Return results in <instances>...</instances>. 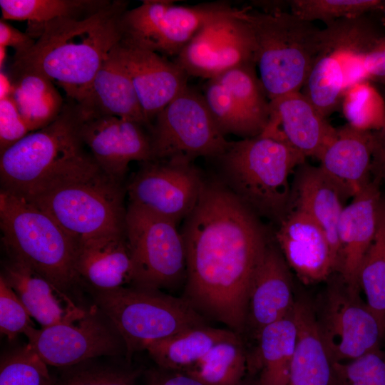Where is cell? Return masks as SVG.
Returning <instances> with one entry per match:
<instances>
[{
  "label": "cell",
  "mask_w": 385,
  "mask_h": 385,
  "mask_svg": "<svg viewBox=\"0 0 385 385\" xmlns=\"http://www.w3.org/2000/svg\"><path fill=\"white\" fill-rule=\"evenodd\" d=\"M317 324L333 362L349 361L381 349L385 329L360 293L339 277L314 304Z\"/></svg>",
  "instance_id": "obj_11"
},
{
  "label": "cell",
  "mask_w": 385,
  "mask_h": 385,
  "mask_svg": "<svg viewBox=\"0 0 385 385\" xmlns=\"http://www.w3.org/2000/svg\"><path fill=\"white\" fill-rule=\"evenodd\" d=\"M125 233L133 266L131 285L161 290L185 282V247L176 222L129 203Z\"/></svg>",
  "instance_id": "obj_9"
},
{
  "label": "cell",
  "mask_w": 385,
  "mask_h": 385,
  "mask_svg": "<svg viewBox=\"0 0 385 385\" xmlns=\"http://www.w3.org/2000/svg\"><path fill=\"white\" fill-rule=\"evenodd\" d=\"M86 118L81 105L67 98L55 120L0 153L1 189L26 196L91 158L81 136Z\"/></svg>",
  "instance_id": "obj_5"
},
{
  "label": "cell",
  "mask_w": 385,
  "mask_h": 385,
  "mask_svg": "<svg viewBox=\"0 0 385 385\" xmlns=\"http://www.w3.org/2000/svg\"><path fill=\"white\" fill-rule=\"evenodd\" d=\"M306 158L286 141L263 135L230 142L217 158L220 180L260 218L276 225L289 210L290 175Z\"/></svg>",
  "instance_id": "obj_4"
},
{
  "label": "cell",
  "mask_w": 385,
  "mask_h": 385,
  "mask_svg": "<svg viewBox=\"0 0 385 385\" xmlns=\"http://www.w3.org/2000/svg\"><path fill=\"white\" fill-rule=\"evenodd\" d=\"M93 290L95 305L122 337L128 360L155 341L208 324L183 297L159 289L130 285Z\"/></svg>",
  "instance_id": "obj_8"
},
{
  "label": "cell",
  "mask_w": 385,
  "mask_h": 385,
  "mask_svg": "<svg viewBox=\"0 0 385 385\" xmlns=\"http://www.w3.org/2000/svg\"><path fill=\"white\" fill-rule=\"evenodd\" d=\"M184 220L183 297L205 318L242 337L252 281L272 237L221 180H205L196 207Z\"/></svg>",
  "instance_id": "obj_1"
},
{
  "label": "cell",
  "mask_w": 385,
  "mask_h": 385,
  "mask_svg": "<svg viewBox=\"0 0 385 385\" xmlns=\"http://www.w3.org/2000/svg\"><path fill=\"white\" fill-rule=\"evenodd\" d=\"M124 195L121 180L103 172L91 157L21 197L49 215L78 243L125 231Z\"/></svg>",
  "instance_id": "obj_3"
},
{
  "label": "cell",
  "mask_w": 385,
  "mask_h": 385,
  "mask_svg": "<svg viewBox=\"0 0 385 385\" xmlns=\"http://www.w3.org/2000/svg\"><path fill=\"white\" fill-rule=\"evenodd\" d=\"M148 385H205L188 374L159 368L149 372Z\"/></svg>",
  "instance_id": "obj_44"
},
{
  "label": "cell",
  "mask_w": 385,
  "mask_h": 385,
  "mask_svg": "<svg viewBox=\"0 0 385 385\" xmlns=\"http://www.w3.org/2000/svg\"><path fill=\"white\" fill-rule=\"evenodd\" d=\"M253 63L207 80L202 93L221 133L244 138L257 137L266 128L270 100Z\"/></svg>",
  "instance_id": "obj_15"
},
{
  "label": "cell",
  "mask_w": 385,
  "mask_h": 385,
  "mask_svg": "<svg viewBox=\"0 0 385 385\" xmlns=\"http://www.w3.org/2000/svg\"><path fill=\"white\" fill-rule=\"evenodd\" d=\"M383 3L381 0H292L289 1V6L290 12L303 20H319L326 24L380 11Z\"/></svg>",
  "instance_id": "obj_36"
},
{
  "label": "cell",
  "mask_w": 385,
  "mask_h": 385,
  "mask_svg": "<svg viewBox=\"0 0 385 385\" xmlns=\"http://www.w3.org/2000/svg\"><path fill=\"white\" fill-rule=\"evenodd\" d=\"M31 317L15 292L0 277V332L9 340L26 334L35 326Z\"/></svg>",
  "instance_id": "obj_40"
},
{
  "label": "cell",
  "mask_w": 385,
  "mask_h": 385,
  "mask_svg": "<svg viewBox=\"0 0 385 385\" xmlns=\"http://www.w3.org/2000/svg\"><path fill=\"white\" fill-rule=\"evenodd\" d=\"M384 353H385V344H384Z\"/></svg>",
  "instance_id": "obj_50"
},
{
  "label": "cell",
  "mask_w": 385,
  "mask_h": 385,
  "mask_svg": "<svg viewBox=\"0 0 385 385\" xmlns=\"http://www.w3.org/2000/svg\"><path fill=\"white\" fill-rule=\"evenodd\" d=\"M12 84L9 76L1 70L0 72V99L10 96Z\"/></svg>",
  "instance_id": "obj_45"
},
{
  "label": "cell",
  "mask_w": 385,
  "mask_h": 385,
  "mask_svg": "<svg viewBox=\"0 0 385 385\" xmlns=\"http://www.w3.org/2000/svg\"><path fill=\"white\" fill-rule=\"evenodd\" d=\"M26 336L47 365L60 368L103 356H126L122 337L96 305L77 318L34 328Z\"/></svg>",
  "instance_id": "obj_13"
},
{
  "label": "cell",
  "mask_w": 385,
  "mask_h": 385,
  "mask_svg": "<svg viewBox=\"0 0 385 385\" xmlns=\"http://www.w3.org/2000/svg\"><path fill=\"white\" fill-rule=\"evenodd\" d=\"M36 39L29 34L13 27L5 20L0 21V46L11 47L15 50L14 57L27 53L35 44Z\"/></svg>",
  "instance_id": "obj_43"
},
{
  "label": "cell",
  "mask_w": 385,
  "mask_h": 385,
  "mask_svg": "<svg viewBox=\"0 0 385 385\" xmlns=\"http://www.w3.org/2000/svg\"><path fill=\"white\" fill-rule=\"evenodd\" d=\"M150 130L154 160L217 158L230 142L217 126L202 93L189 86L156 115Z\"/></svg>",
  "instance_id": "obj_10"
},
{
  "label": "cell",
  "mask_w": 385,
  "mask_h": 385,
  "mask_svg": "<svg viewBox=\"0 0 385 385\" xmlns=\"http://www.w3.org/2000/svg\"><path fill=\"white\" fill-rule=\"evenodd\" d=\"M359 285L366 304L385 329V200L375 237L361 265Z\"/></svg>",
  "instance_id": "obj_34"
},
{
  "label": "cell",
  "mask_w": 385,
  "mask_h": 385,
  "mask_svg": "<svg viewBox=\"0 0 385 385\" xmlns=\"http://www.w3.org/2000/svg\"><path fill=\"white\" fill-rule=\"evenodd\" d=\"M297 339L293 312L260 332L252 351H247V374L255 375V385H289Z\"/></svg>",
  "instance_id": "obj_27"
},
{
  "label": "cell",
  "mask_w": 385,
  "mask_h": 385,
  "mask_svg": "<svg viewBox=\"0 0 385 385\" xmlns=\"http://www.w3.org/2000/svg\"><path fill=\"white\" fill-rule=\"evenodd\" d=\"M0 227L8 255L26 263L62 292L80 280L78 243L49 215L1 189Z\"/></svg>",
  "instance_id": "obj_7"
},
{
  "label": "cell",
  "mask_w": 385,
  "mask_h": 385,
  "mask_svg": "<svg viewBox=\"0 0 385 385\" xmlns=\"http://www.w3.org/2000/svg\"><path fill=\"white\" fill-rule=\"evenodd\" d=\"M6 47L0 46V68L1 69L3 67V65L5 61V58L6 56Z\"/></svg>",
  "instance_id": "obj_47"
},
{
  "label": "cell",
  "mask_w": 385,
  "mask_h": 385,
  "mask_svg": "<svg viewBox=\"0 0 385 385\" xmlns=\"http://www.w3.org/2000/svg\"><path fill=\"white\" fill-rule=\"evenodd\" d=\"M255 63L269 100L301 91L320 46L321 29L292 12L242 9Z\"/></svg>",
  "instance_id": "obj_6"
},
{
  "label": "cell",
  "mask_w": 385,
  "mask_h": 385,
  "mask_svg": "<svg viewBox=\"0 0 385 385\" xmlns=\"http://www.w3.org/2000/svg\"><path fill=\"white\" fill-rule=\"evenodd\" d=\"M47 366L27 344L1 358L0 385H53Z\"/></svg>",
  "instance_id": "obj_37"
},
{
  "label": "cell",
  "mask_w": 385,
  "mask_h": 385,
  "mask_svg": "<svg viewBox=\"0 0 385 385\" xmlns=\"http://www.w3.org/2000/svg\"><path fill=\"white\" fill-rule=\"evenodd\" d=\"M380 12H382L384 14V19H385V1H384L383 6L381 7Z\"/></svg>",
  "instance_id": "obj_49"
},
{
  "label": "cell",
  "mask_w": 385,
  "mask_h": 385,
  "mask_svg": "<svg viewBox=\"0 0 385 385\" xmlns=\"http://www.w3.org/2000/svg\"><path fill=\"white\" fill-rule=\"evenodd\" d=\"M110 0H0L2 19L26 21L28 27L61 18L83 19Z\"/></svg>",
  "instance_id": "obj_33"
},
{
  "label": "cell",
  "mask_w": 385,
  "mask_h": 385,
  "mask_svg": "<svg viewBox=\"0 0 385 385\" xmlns=\"http://www.w3.org/2000/svg\"><path fill=\"white\" fill-rule=\"evenodd\" d=\"M296 299L290 268L272 237L250 289L245 333L254 339L266 326L293 312Z\"/></svg>",
  "instance_id": "obj_22"
},
{
  "label": "cell",
  "mask_w": 385,
  "mask_h": 385,
  "mask_svg": "<svg viewBox=\"0 0 385 385\" xmlns=\"http://www.w3.org/2000/svg\"><path fill=\"white\" fill-rule=\"evenodd\" d=\"M331 385H385V353L381 349L345 362H333Z\"/></svg>",
  "instance_id": "obj_39"
},
{
  "label": "cell",
  "mask_w": 385,
  "mask_h": 385,
  "mask_svg": "<svg viewBox=\"0 0 385 385\" xmlns=\"http://www.w3.org/2000/svg\"><path fill=\"white\" fill-rule=\"evenodd\" d=\"M128 6L125 1H110L83 19L61 18L28 27L35 44L14 57L11 69L38 73L58 85L67 98L82 103L96 73L123 37Z\"/></svg>",
  "instance_id": "obj_2"
},
{
  "label": "cell",
  "mask_w": 385,
  "mask_h": 385,
  "mask_svg": "<svg viewBox=\"0 0 385 385\" xmlns=\"http://www.w3.org/2000/svg\"><path fill=\"white\" fill-rule=\"evenodd\" d=\"M240 385H255V384L252 379H248L247 377H246V379Z\"/></svg>",
  "instance_id": "obj_48"
},
{
  "label": "cell",
  "mask_w": 385,
  "mask_h": 385,
  "mask_svg": "<svg viewBox=\"0 0 385 385\" xmlns=\"http://www.w3.org/2000/svg\"><path fill=\"white\" fill-rule=\"evenodd\" d=\"M342 112L347 123L366 132L385 130V101L368 80L349 86L342 100Z\"/></svg>",
  "instance_id": "obj_35"
},
{
  "label": "cell",
  "mask_w": 385,
  "mask_h": 385,
  "mask_svg": "<svg viewBox=\"0 0 385 385\" xmlns=\"http://www.w3.org/2000/svg\"><path fill=\"white\" fill-rule=\"evenodd\" d=\"M80 104L87 115L127 118L151 128L129 76L109 54L96 73L85 101Z\"/></svg>",
  "instance_id": "obj_29"
},
{
  "label": "cell",
  "mask_w": 385,
  "mask_h": 385,
  "mask_svg": "<svg viewBox=\"0 0 385 385\" xmlns=\"http://www.w3.org/2000/svg\"><path fill=\"white\" fill-rule=\"evenodd\" d=\"M143 127L127 118L86 115L81 136L100 168L122 180L131 162L154 160L150 135Z\"/></svg>",
  "instance_id": "obj_18"
},
{
  "label": "cell",
  "mask_w": 385,
  "mask_h": 385,
  "mask_svg": "<svg viewBox=\"0 0 385 385\" xmlns=\"http://www.w3.org/2000/svg\"><path fill=\"white\" fill-rule=\"evenodd\" d=\"M294 317L297 339L289 385H331L333 361L319 331L314 304L296 299Z\"/></svg>",
  "instance_id": "obj_28"
},
{
  "label": "cell",
  "mask_w": 385,
  "mask_h": 385,
  "mask_svg": "<svg viewBox=\"0 0 385 385\" xmlns=\"http://www.w3.org/2000/svg\"><path fill=\"white\" fill-rule=\"evenodd\" d=\"M76 270L93 289L131 285L133 266L124 232L91 237L78 243Z\"/></svg>",
  "instance_id": "obj_24"
},
{
  "label": "cell",
  "mask_w": 385,
  "mask_h": 385,
  "mask_svg": "<svg viewBox=\"0 0 385 385\" xmlns=\"http://www.w3.org/2000/svg\"><path fill=\"white\" fill-rule=\"evenodd\" d=\"M362 70L366 80L385 83V36H379L364 54Z\"/></svg>",
  "instance_id": "obj_42"
},
{
  "label": "cell",
  "mask_w": 385,
  "mask_h": 385,
  "mask_svg": "<svg viewBox=\"0 0 385 385\" xmlns=\"http://www.w3.org/2000/svg\"><path fill=\"white\" fill-rule=\"evenodd\" d=\"M289 267L305 284L328 279L336 264L327 237L304 212L290 209L277 224L273 237Z\"/></svg>",
  "instance_id": "obj_21"
},
{
  "label": "cell",
  "mask_w": 385,
  "mask_h": 385,
  "mask_svg": "<svg viewBox=\"0 0 385 385\" xmlns=\"http://www.w3.org/2000/svg\"><path fill=\"white\" fill-rule=\"evenodd\" d=\"M238 334L229 329L205 325L155 341L145 349L160 369L186 372L216 344Z\"/></svg>",
  "instance_id": "obj_30"
},
{
  "label": "cell",
  "mask_w": 385,
  "mask_h": 385,
  "mask_svg": "<svg viewBox=\"0 0 385 385\" xmlns=\"http://www.w3.org/2000/svg\"><path fill=\"white\" fill-rule=\"evenodd\" d=\"M247 359L244 340L236 334L216 344L184 373L205 385H240L247 376Z\"/></svg>",
  "instance_id": "obj_32"
},
{
  "label": "cell",
  "mask_w": 385,
  "mask_h": 385,
  "mask_svg": "<svg viewBox=\"0 0 385 385\" xmlns=\"http://www.w3.org/2000/svg\"><path fill=\"white\" fill-rule=\"evenodd\" d=\"M109 55L129 76L151 125L156 115L188 86L189 76L175 61L123 38Z\"/></svg>",
  "instance_id": "obj_17"
},
{
  "label": "cell",
  "mask_w": 385,
  "mask_h": 385,
  "mask_svg": "<svg viewBox=\"0 0 385 385\" xmlns=\"http://www.w3.org/2000/svg\"><path fill=\"white\" fill-rule=\"evenodd\" d=\"M343 200L337 187L319 166L304 162L294 172L289 210L304 212L321 227L329 242L336 267L339 251L338 225L344 207Z\"/></svg>",
  "instance_id": "obj_25"
},
{
  "label": "cell",
  "mask_w": 385,
  "mask_h": 385,
  "mask_svg": "<svg viewBox=\"0 0 385 385\" xmlns=\"http://www.w3.org/2000/svg\"><path fill=\"white\" fill-rule=\"evenodd\" d=\"M92 360V359H91ZM91 360L61 368L53 385H135L138 372L98 364Z\"/></svg>",
  "instance_id": "obj_38"
},
{
  "label": "cell",
  "mask_w": 385,
  "mask_h": 385,
  "mask_svg": "<svg viewBox=\"0 0 385 385\" xmlns=\"http://www.w3.org/2000/svg\"><path fill=\"white\" fill-rule=\"evenodd\" d=\"M205 180L192 163L153 160L126 188L130 204L178 223L196 207Z\"/></svg>",
  "instance_id": "obj_16"
},
{
  "label": "cell",
  "mask_w": 385,
  "mask_h": 385,
  "mask_svg": "<svg viewBox=\"0 0 385 385\" xmlns=\"http://www.w3.org/2000/svg\"><path fill=\"white\" fill-rule=\"evenodd\" d=\"M31 130L11 96L0 99V153L20 140Z\"/></svg>",
  "instance_id": "obj_41"
},
{
  "label": "cell",
  "mask_w": 385,
  "mask_h": 385,
  "mask_svg": "<svg viewBox=\"0 0 385 385\" xmlns=\"http://www.w3.org/2000/svg\"><path fill=\"white\" fill-rule=\"evenodd\" d=\"M9 258L1 275L41 327L77 318L85 312L74 304L65 305L72 302L64 292L26 263Z\"/></svg>",
  "instance_id": "obj_26"
},
{
  "label": "cell",
  "mask_w": 385,
  "mask_h": 385,
  "mask_svg": "<svg viewBox=\"0 0 385 385\" xmlns=\"http://www.w3.org/2000/svg\"><path fill=\"white\" fill-rule=\"evenodd\" d=\"M382 132H366L348 123L337 128L334 138L319 160V168L337 187L343 200L353 198L371 181Z\"/></svg>",
  "instance_id": "obj_20"
},
{
  "label": "cell",
  "mask_w": 385,
  "mask_h": 385,
  "mask_svg": "<svg viewBox=\"0 0 385 385\" xmlns=\"http://www.w3.org/2000/svg\"><path fill=\"white\" fill-rule=\"evenodd\" d=\"M255 44L242 9L231 6L192 38L175 61L187 73L210 80L236 67L255 63Z\"/></svg>",
  "instance_id": "obj_14"
},
{
  "label": "cell",
  "mask_w": 385,
  "mask_h": 385,
  "mask_svg": "<svg viewBox=\"0 0 385 385\" xmlns=\"http://www.w3.org/2000/svg\"><path fill=\"white\" fill-rule=\"evenodd\" d=\"M11 96L31 132L51 123L60 115L65 101L54 83L44 76L11 69Z\"/></svg>",
  "instance_id": "obj_31"
},
{
  "label": "cell",
  "mask_w": 385,
  "mask_h": 385,
  "mask_svg": "<svg viewBox=\"0 0 385 385\" xmlns=\"http://www.w3.org/2000/svg\"><path fill=\"white\" fill-rule=\"evenodd\" d=\"M378 164L380 167V172L385 179V131H382L381 144L378 155Z\"/></svg>",
  "instance_id": "obj_46"
},
{
  "label": "cell",
  "mask_w": 385,
  "mask_h": 385,
  "mask_svg": "<svg viewBox=\"0 0 385 385\" xmlns=\"http://www.w3.org/2000/svg\"><path fill=\"white\" fill-rule=\"evenodd\" d=\"M376 176L344 207L338 225L339 251L336 272L344 284L360 293L362 261L377 231L384 202Z\"/></svg>",
  "instance_id": "obj_19"
},
{
  "label": "cell",
  "mask_w": 385,
  "mask_h": 385,
  "mask_svg": "<svg viewBox=\"0 0 385 385\" xmlns=\"http://www.w3.org/2000/svg\"><path fill=\"white\" fill-rule=\"evenodd\" d=\"M268 124L261 135L286 141L306 158L317 159L337 132L302 93L295 91L270 101Z\"/></svg>",
  "instance_id": "obj_23"
},
{
  "label": "cell",
  "mask_w": 385,
  "mask_h": 385,
  "mask_svg": "<svg viewBox=\"0 0 385 385\" xmlns=\"http://www.w3.org/2000/svg\"><path fill=\"white\" fill-rule=\"evenodd\" d=\"M384 200H385V199H384Z\"/></svg>",
  "instance_id": "obj_51"
},
{
  "label": "cell",
  "mask_w": 385,
  "mask_h": 385,
  "mask_svg": "<svg viewBox=\"0 0 385 385\" xmlns=\"http://www.w3.org/2000/svg\"><path fill=\"white\" fill-rule=\"evenodd\" d=\"M230 7L226 2L185 6L145 0L123 14L122 38L165 57H176L205 24Z\"/></svg>",
  "instance_id": "obj_12"
}]
</instances>
